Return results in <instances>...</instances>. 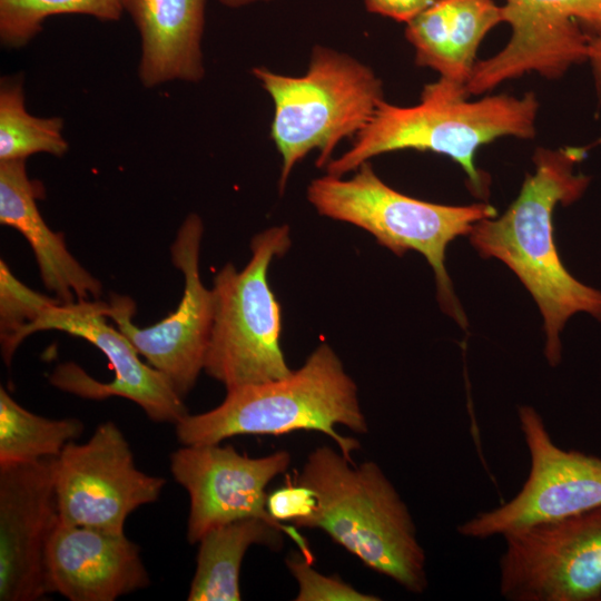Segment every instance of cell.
<instances>
[{
	"instance_id": "1",
	"label": "cell",
	"mask_w": 601,
	"mask_h": 601,
	"mask_svg": "<svg viewBox=\"0 0 601 601\" xmlns=\"http://www.w3.org/2000/svg\"><path fill=\"white\" fill-rule=\"evenodd\" d=\"M587 149L538 148L534 171L528 174L515 200L501 215L477 221L470 243L483 258L504 263L532 295L543 318L544 356L551 366L562 359L561 333L574 314L601 321V290L574 278L554 242L553 213L585 193L590 177L575 173Z\"/></svg>"
},
{
	"instance_id": "2",
	"label": "cell",
	"mask_w": 601,
	"mask_h": 601,
	"mask_svg": "<svg viewBox=\"0 0 601 601\" xmlns=\"http://www.w3.org/2000/svg\"><path fill=\"white\" fill-rule=\"evenodd\" d=\"M337 449L312 451L295 482L315 492L317 505L304 528L321 529L372 570L421 594L426 556L410 510L380 465H353Z\"/></svg>"
},
{
	"instance_id": "3",
	"label": "cell",
	"mask_w": 601,
	"mask_h": 601,
	"mask_svg": "<svg viewBox=\"0 0 601 601\" xmlns=\"http://www.w3.org/2000/svg\"><path fill=\"white\" fill-rule=\"evenodd\" d=\"M338 425L355 433L368 430L357 386L326 343L288 376L229 390L215 408L187 414L175 424L183 445L216 444L238 435L316 431L331 437L353 462L352 452L361 447L359 442L341 435Z\"/></svg>"
},
{
	"instance_id": "4",
	"label": "cell",
	"mask_w": 601,
	"mask_h": 601,
	"mask_svg": "<svg viewBox=\"0 0 601 601\" xmlns=\"http://www.w3.org/2000/svg\"><path fill=\"white\" fill-rule=\"evenodd\" d=\"M539 101L533 92L518 98L502 93L476 101L449 96L434 82L423 88L421 100L411 107L383 101L352 147L331 159L327 174L343 177L378 155L414 149L433 151L456 161L467 176L471 190L484 198L487 177L475 167L479 147L496 138L532 139Z\"/></svg>"
},
{
	"instance_id": "5",
	"label": "cell",
	"mask_w": 601,
	"mask_h": 601,
	"mask_svg": "<svg viewBox=\"0 0 601 601\" xmlns=\"http://www.w3.org/2000/svg\"><path fill=\"white\" fill-rule=\"evenodd\" d=\"M254 77L270 96V137L280 155L279 193L305 156L318 150L316 166L325 168L341 140L356 136L384 100L383 83L357 59L316 46L306 73L299 77L255 67Z\"/></svg>"
},
{
	"instance_id": "6",
	"label": "cell",
	"mask_w": 601,
	"mask_h": 601,
	"mask_svg": "<svg viewBox=\"0 0 601 601\" xmlns=\"http://www.w3.org/2000/svg\"><path fill=\"white\" fill-rule=\"evenodd\" d=\"M307 199L319 215L366 230L396 256L408 250L423 255L433 269L442 311L461 327L467 326L446 270V248L477 221L495 217L492 205L452 206L413 198L386 185L368 161L351 178L326 174L312 180Z\"/></svg>"
},
{
	"instance_id": "7",
	"label": "cell",
	"mask_w": 601,
	"mask_h": 601,
	"mask_svg": "<svg viewBox=\"0 0 601 601\" xmlns=\"http://www.w3.org/2000/svg\"><path fill=\"white\" fill-rule=\"evenodd\" d=\"M287 225L252 238V256L237 270L227 263L215 275V313L204 371L226 391L288 376L280 346L282 309L268 284V268L290 248Z\"/></svg>"
},
{
	"instance_id": "8",
	"label": "cell",
	"mask_w": 601,
	"mask_h": 601,
	"mask_svg": "<svg viewBox=\"0 0 601 601\" xmlns=\"http://www.w3.org/2000/svg\"><path fill=\"white\" fill-rule=\"evenodd\" d=\"M509 601H601V506L502 535Z\"/></svg>"
},
{
	"instance_id": "9",
	"label": "cell",
	"mask_w": 601,
	"mask_h": 601,
	"mask_svg": "<svg viewBox=\"0 0 601 601\" xmlns=\"http://www.w3.org/2000/svg\"><path fill=\"white\" fill-rule=\"evenodd\" d=\"M518 417L530 455L528 477L510 501L461 523L457 532L462 536H502L601 506V459L558 446L530 405H520Z\"/></svg>"
},
{
	"instance_id": "10",
	"label": "cell",
	"mask_w": 601,
	"mask_h": 601,
	"mask_svg": "<svg viewBox=\"0 0 601 601\" xmlns=\"http://www.w3.org/2000/svg\"><path fill=\"white\" fill-rule=\"evenodd\" d=\"M59 522L124 533L129 514L156 502L166 480L135 465L124 433L105 422L82 444L68 443L53 459Z\"/></svg>"
},
{
	"instance_id": "11",
	"label": "cell",
	"mask_w": 601,
	"mask_h": 601,
	"mask_svg": "<svg viewBox=\"0 0 601 601\" xmlns=\"http://www.w3.org/2000/svg\"><path fill=\"white\" fill-rule=\"evenodd\" d=\"M203 234L201 218L190 214L170 247L173 264L184 276V292L169 316L141 328L132 322L136 304L130 297L112 294L106 307L107 317L183 398L204 370L215 313L213 289L204 285L199 272Z\"/></svg>"
},
{
	"instance_id": "12",
	"label": "cell",
	"mask_w": 601,
	"mask_h": 601,
	"mask_svg": "<svg viewBox=\"0 0 601 601\" xmlns=\"http://www.w3.org/2000/svg\"><path fill=\"white\" fill-rule=\"evenodd\" d=\"M290 459L286 451L249 457L219 443L183 445L171 453V474L189 495L188 542L198 543L214 528L256 518L290 536L302 555L312 562L314 556L306 539L295 526L273 519L266 506L267 485L287 471Z\"/></svg>"
},
{
	"instance_id": "13",
	"label": "cell",
	"mask_w": 601,
	"mask_h": 601,
	"mask_svg": "<svg viewBox=\"0 0 601 601\" xmlns=\"http://www.w3.org/2000/svg\"><path fill=\"white\" fill-rule=\"evenodd\" d=\"M107 303L99 300H75L56 303L20 336L19 343L29 335L56 329L87 339L108 358L114 378L101 383L86 373L76 363L59 364L51 373L50 383L61 391L87 400H106L120 396L139 405L146 415L159 423H178L188 414L180 397L165 375L145 364L131 342L117 328L107 323Z\"/></svg>"
},
{
	"instance_id": "14",
	"label": "cell",
	"mask_w": 601,
	"mask_h": 601,
	"mask_svg": "<svg viewBox=\"0 0 601 601\" xmlns=\"http://www.w3.org/2000/svg\"><path fill=\"white\" fill-rule=\"evenodd\" d=\"M53 459L0 465V600L48 593L45 555L59 515Z\"/></svg>"
},
{
	"instance_id": "15",
	"label": "cell",
	"mask_w": 601,
	"mask_h": 601,
	"mask_svg": "<svg viewBox=\"0 0 601 601\" xmlns=\"http://www.w3.org/2000/svg\"><path fill=\"white\" fill-rule=\"evenodd\" d=\"M48 593L114 601L149 585L139 546L124 533L58 522L45 555Z\"/></svg>"
},
{
	"instance_id": "16",
	"label": "cell",
	"mask_w": 601,
	"mask_h": 601,
	"mask_svg": "<svg viewBox=\"0 0 601 601\" xmlns=\"http://www.w3.org/2000/svg\"><path fill=\"white\" fill-rule=\"evenodd\" d=\"M505 22L493 0H436L406 23L405 37L420 67L439 72V81L463 98L485 35Z\"/></svg>"
},
{
	"instance_id": "17",
	"label": "cell",
	"mask_w": 601,
	"mask_h": 601,
	"mask_svg": "<svg viewBox=\"0 0 601 601\" xmlns=\"http://www.w3.org/2000/svg\"><path fill=\"white\" fill-rule=\"evenodd\" d=\"M41 184L28 177L26 160L0 161V223L29 243L43 285L61 303L99 297L101 284L69 253L61 233L45 223L37 199Z\"/></svg>"
},
{
	"instance_id": "18",
	"label": "cell",
	"mask_w": 601,
	"mask_h": 601,
	"mask_svg": "<svg viewBox=\"0 0 601 601\" xmlns=\"http://www.w3.org/2000/svg\"><path fill=\"white\" fill-rule=\"evenodd\" d=\"M122 4L140 36L138 77L145 87L203 79L206 0H122Z\"/></svg>"
},
{
	"instance_id": "19",
	"label": "cell",
	"mask_w": 601,
	"mask_h": 601,
	"mask_svg": "<svg viewBox=\"0 0 601 601\" xmlns=\"http://www.w3.org/2000/svg\"><path fill=\"white\" fill-rule=\"evenodd\" d=\"M283 534L282 530L256 518L208 531L198 542L197 565L187 600L239 601V572L246 551L253 544L279 549Z\"/></svg>"
},
{
	"instance_id": "20",
	"label": "cell",
	"mask_w": 601,
	"mask_h": 601,
	"mask_svg": "<svg viewBox=\"0 0 601 601\" xmlns=\"http://www.w3.org/2000/svg\"><path fill=\"white\" fill-rule=\"evenodd\" d=\"M82 431L78 418L51 420L33 414L0 387V465L57 457Z\"/></svg>"
},
{
	"instance_id": "21",
	"label": "cell",
	"mask_w": 601,
	"mask_h": 601,
	"mask_svg": "<svg viewBox=\"0 0 601 601\" xmlns=\"http://www.w3.org/2000/svg\"><path fill=\"white\" fill-rule=\"evenodd\" d=\"M21 78H2L0 86V161L26 160L38 152L61 157L68 151L59 117L39 118L26 109Z\"/></svg>"
},
{
	"instance_id": "22",
	"label": "cell",
	"mask_w": 601,
	"mask_h": 601,
	"mask_svg": "<svg viewBox=\"0 0 601 601\" xmlns=\"http://www.w3.org/2000/svg\"><path fill=\"white\" fill-rule=\"evenodd\" d=\"M122 0H0V41L9 49L26 46L49 17L85 14L100 21H117Z\"/></svg>"
},
{
	"instance_id": "23",
	"label": "cell",
	"mask_w": 601,
	"mask_h": 601,
	"mask_svg": "<svg viewBox=\"0 0 601 601\" xmlns=\"http://www.w3.org/2000/svg\"><path fill=\"white\" fill-rule=\"evenodd\" d=\"M56 303L61 302L26 286L11 273L7 263L0 260V338L7 365L20 345L21 332Z\"/></svg>"
},
{
	"instance_id": "24",
	"label": "cell",
	"mask_w": 601,
	"mask_h": 601,
	"mask_svg": "<svg viewBox=\"0 0 601 601\" xmlns=\"http://www.w3.org/2000/svg\"><path fill=\"white\" fill-rule=\"evenodd\" d=\"M289 572L298 584L297 601H378L381 598L356 590L341 578L324 575L313 569L300 554L286 560Z\"/></svg>"
},
{
	"instance_id": "25",
	"label": "cell",
	"mask_w": 601,
	"mask_h": 601,
	"mask_svg": "<svg viewBox=\"0 0 601 601\" xmlns=\"http://www.w3.org/2000/svg\"><path fill=\"white\" fill-rule=\"evenodd\" d=\"M526 17L570 20L590 36L601 35V0H530L526 14L519 21Z\"/></svg>"
},
{
	"instance_id": "26",
	"label": "cell",
	"mask_w": 601,
	"mask_h": 601,
	"mask_svg": "<svg viewBox=\"0 0 601 601\" xmlns=\"http://www.w3.org/2000/svg\"><path fill=\"white\" fill-rule=\"evenodd\" d=\"M317 505L315 492L306 485L288 483L267 495V511L278 522L304 528Z\"/></svg>"
},
{
	"instance_id": "27",
	"label": "cell",
	"mask_w": 601,
	"mask_h": 601,
	"mask_svg": "<svg viewBox=\"0 0 601 601\" xmlns=\"http://www.w3.org/2000/svg\"><path fill=\"white\" fill-rule=\"evenodd\" d=\"M436 0H365L368 12L407 23Z\"/></svg>"
},
{
	"instance_id": "28",
	"label": "cell",
	"mask_w": 601,
	"mask_h": 601,
	"mask_svg": "<svg viewBox=\"0 0 601 601\" xmlns=\"http://www.w3.org/2000/svg\"><path fill=\"white\" fill-rule=\"evenodd\" d=\"M587 61L591 65L597 95L601 101V35L590 37Z\"/></svg>"
},
{
	"instance_id": "29",
	"label": "cell",
	"mask_w": 601,
	"mask_h": 601,
	"mask_svg": "<svg viewBox=\"0 0 601 601\" xmlns=\"http://www.w3.org/2000/svg\"><path fill=\"white\" fill-rule=\"evenodd\" d=\"M503 8L505 12V22L511 24L528 12L530 0H505Z\"/></svg>"
},
{
	"instance_id": "30",
	"label": "cell",
	"mask_w": 601,
	"mask_h": 601,
	"mask_svg": "<svg viewBox=\"0 0 601 601\" xmlns=\"http://www.w3.org/2000/svg\"><path fill=\"white\" fill-rule=\"evenodd\" d=\"M224 6L229 8H240L255 2L270 1V0H219Z\"/></svg>"
}]
</instances>
